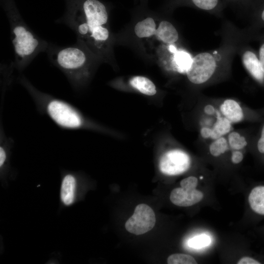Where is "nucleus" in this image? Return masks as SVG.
I'll use <instances>...</instances> for the list:
<instances>
[{
    "label": "nucleus",
    "instance_id": "nucleus-1",
    "mask_svg": "<svg viewBox=\"0 0 264 264\" xmlns=\"http://www.w3.org/2000/svg\"><path fill=\"white\" fill-rule=\"evenodd\" d=\"M18 81L30 95L38 112L48 116L60 128L77 130L88 126L85 116L74 106L39 90L23 75L19 77Z\"/></svg>",
    "mask_w": 264,
    "mask_h": 264
},
{
    "label": "nucleus",
    "instance_id": "nucleus-2",
    "mask_svg": "<svg viewBox=\"0 0 264 264\" xmlns=\"http://www.w3.org/2000/svg\"><path fill=\"white\" fill-rule=\"evenodd\" d=\"M10 2H7L5 10L15 54L13 66L21 72L39 53L46 52L50 44L30 28Z\"/></svg>",
    "mask_w": 264,
    "mask_h": 264
},
{
    "label": "nucleus",
    "instance_id": "nucleus-3",
    "mask_svg": "<svg viewBox=\"0 0 264 264\" xmlns=\"http://www.w3.org/2000/svg\"><path fill=\"white\" fill-rule=\"evenodd\" d=\"M85 49L77 42L65 47L50 44L46 51L51 61L64 73L76 91L84 85L89 74L90 62Z\"/></svg>",
    "mask_w": 264,
    "mask_h": 264
},
{
    "label": "nucleus",
    "instance_id": "nucleus-4",
    "mask_svg": "<svg viewBox=\"0 0 264 264\" xmlns=\"http://www.w3.org/2000/svg\"><path fill=\"white\" fill-rule=\"evenodd\" d=\"M216 66L215 59L211 53H200L192 58L191 66L186 72L187 78L193 84H203L213 76Z\"/></svg>",
    "mask_w": 264,
    "mask_h": 264
},
{
    "label": "nucleus",
    "instance_id": "nucleus-5",
    "mask_svg": "<svg viewBox=\"0 0 264 264\" xmlns=\"http://www.w3.org/2000/svg\"><path fill=\"white\" fill-rule=\"evenodd\" d=\"M198 184V178L190 176L182 179L180 187L174 189L170 194L171 201L175 205L180 207L192 206L203 198V194L196 189Z\"/></svg>",
    "mask_w": 264,
    "mask_h": 264
},
{
    "label": "nucleus",
    "instance_id": "nucleus-6",
    "mask_svg": "<svg viewBox=\"0 0 264 264\" xmlns=\"http://www.w3.org/2000/svg\"><path fill=\"white\" fill-rule=\"evenodd\" d=\"M155 223L154 211L149 206L142 203L136 206L133 215L127 220L125 227L129 232L138 235L151 230Z\"/></svg>",
    "mask_w": 264,
    "mask_h": 264
},
{
    "label": "nucleus",
    "instance_id": "nucleus-7",
    "mask_svg": "<svg viewBox=\"0 0 264 264\" xmlns=\"http://www.w3.org/2000/svg\"><path fill=\"white\" fill-rule=\"evenodd\" d=\"M189 156L179 150H173L165 153L159 161L161 172L167 175L175 176L181 174L190 167Z\"/></svg>",
    "mask_w": 264,
    "mask_h": 264
},
{
    "label": "nucleus",
    "instance_id": "nucleus-8",
    "mask_svg": "<svg viewBox=\"0 0 264 264\" xmlns=\"http://www.w3.org/2000/svg\"><path fill=\"white\" fill-rule=\"evenodd\" d=\"M242 62L251 76L260 83H264V72L262 70L258 55L251 50H246L242 55Z\"/></svg>",
    "mask_w": 264,
    "mask_h": 264
},
{
    "label": "nucleus",
    "instance_id": "nucleus-9",
    "mask_svg": "<svg viewBox=\"0 0 264 264\" xmlns=\"http://www.w3.org/2000/svg\"><path fill=\"white\" fill-rule=\"evenodd\" d=\"M220 111L222 115L231 123L242 121L243 118V112L240 104L233 99H226L220 106Z\"/></svg>",
    "mask_w": 264,
    "mask_h": 264
},
{
    "label": "nucleus",
    "instance_id": "nucleus-10",
    "mask_svg": "<svg viewBox=\"0 0 264 264\" xmlns=\"http://www.w3.org/2000/svg\"><path fill=\"white\" fill-rule=\"evenodd\" d=\"M157 39L168 44H173L178 39V34L174 25L166 21H162L156 29Z\"/></svg>",
    "mask_w": 264,
    "mask_h": 264
},
{
    "label": "nucleus",
    "instance_id": "nucleus-11",
    "mask_svg": "<svg viewBox=\"0 0 264 264\" xmlns=\"http://www.w3.org/2000/svg\"><path fill=\"white\" fill-rule=\"evenodd\" d=\"M76 183V178L71 174L66 175L62 183L61 197L66 205L71 204L74 198V192Z\"/></svg>",
    "mask_w": 264,
    "mask_h": 264
},
{
    "label": "nucleus",
    "instance_id": "nucleus-12",
    "mask_svg": "<svg viewBox=\"0 0 264 264\" xmlns=\"http://www.w3.org/2000/svg\"><path fill=\"white\" fill-rule=\"evenodd\" d=\"M248 201L255 212L264 215V186L254 188L249 195Z\"/></svg>",
    "mask_w": 264,
    "mask_h": 264
},
{
    "label": "nucleus",
    "instance_id": "nucleus-13",
    "mask_svg": "<svg viewBox=\"0 0 264 264\" xmlns=\"http://www.w3.org/2000/svg\"><path fill=\"white\" fill-rule=\"evenodd\" d=\"M130 83L133 88L145 95H154L156 92L154 84L145 77L134 76L130 80Z\"/></svg>",
    "mask_w": 264,
    "mask_h": 264
},
{
    "label": "nucleus",
    "instance_id": "nucleus-14",
    "mask_svg": "<svg viewBox=\"0 0 264 264\" xmlns=\"http://www.w3.org/2000/svg\"><path fill=\"white\" fill-rule=\"evenodd\" d=\"M156 31L155 23L151 17L139 22L134 27L135 33L139 38L150 37L155 34Z\"/></svg>",
    "mask_w": 264,
    "mask_h": 264
},
{
    "label": "nucleus",
    "instance_id": "nucleus-15",
    "mask_svg": "<svg viewBox=\"0 0 264 264\" xmlns=\"http://www.w3.org/2000/svg\"><path fill=\"white\" fill-rule=\"evenodd\" d=\"M217 117L212 130L213 131V139H216L229 132L231 130V123L225 117L221 116L217 112Z\"/></svg>",
    "mask_w": 264,
    "mask_h": 264
},
{
    "label": "nucleus",
    "instance_id": "nucleus-16",
    "mask_svg": "<svg viewBox=\"0 0 264 264\" xmlns=\"http://www.w3.org/2000/svg\"><path fill=\"white\" fill-rule=\"evenodd\" d=\"M174 57L178 71L181 73H186L191 66L193 58L189 53L183 51H176Z\"/></svg>",
    "mask_w": 264,
    "mask_h": 264
},
{
    "label": "nucleus",
    "instance_id": "nucleus-17",
    "mask_svg": "<svg viewBox=\"0 0 264 264\" xmlns=\"http://www.w3.org/2000/svg\"><path fill=\"white\" fill-rule=\"evenodd\" d=\"M228 142L227 140L221 136L213 141L209 146L211 154L217 157L224 154L228 149Z\"/></svg>",
    "mask_w": 264,
    "mask_h": 264
},
{
    "label": "nucleus",
    "instance_id": "nucleus-18",
    "mask_svg": "<svg viewBox=\"0 0 264 264\" xmlns=\"http://www.w3.org/2000/svg\"><path fill=\"white\" fill-rule=\"evenodd\" d=\"M228 144L231 149L234 150H240L247 145V141L245 137L236 132H232L229 134Z\"/></svg>",
    "mask_w": 264,
    "mask_h": 264
},
{
    "label": "nucleus",
    "instance_id": "nucleus-19",
    "mask_svg": "<svg viewBox=\"0 0 264 264\" xmlns=\"http://www.w3.org/2000/svg\"><path fill=\"white\" fill-rule=\"evenodd\" d=\"M189 2L198 9L214 11L220 7V0H189Z\"/></svg>",
    "mask_w": 264,
    "mask_h": 264
},
{
    "label": "nucleus",
    "instance_id": "nucleus-20",
    "mask_svg": "<svg viewBox=\"0 0 264 264\" xmlns=\"http://www.w3.org/2000/svg\"><path fill=\"white\" fill-rule=\"evenodd\" d=\"M168 264H196L197 261L192 256L182 253L173 254L167 259Z\"/></svg>",
    "mask_w": 264,
    "mask_h": 264
},
{
    "label": "nucleus",
    "instance_id": "nucleus-21",
    "mask_svg": "<svg viewBox=\"0 0 264 264\" xmlns=\"http://www.w3.org/2000/svg\"><path fill=\"white\" fill-rule=\"evenodd\" d=\"M210 242V238L205 235L195 237L189 241L188 245L194 248H200L208 245Z\"/></svg>",
    "mask_w": 264,
    "mask_h": 264
},
{
    "label": "nucleus",
    "instance_id": "nucleus-22",
    "mask_svg": "<svg viewBox=\"0 0 264 264\" xmlns=\"http://www.w3.org/2000/svg\"><path fill=\"white\" fill-rule=\"evenodd\" d=\"M257 23L260 26L264 25V4L261 7L257 9L256 12Z\"/></svg>",
    "mask_w": 264,
    "mask_h": 264
},
{
    "label": "nucleus",
    "instance_id": "nucleus-23",
    "mask_svg": "<svg viewBox=\"0 0 264 264\" xmlns=\"http://www.w3.org/2000/svg\"><path fill=\"white\" fill-rule=\"evenodd\" d=\"M243 158L242 153L239 150H235L232 152L231 161L234 164H238L242 162Z\"/></svg>",
    "mask_w": 264,
    "mask_h": 264
},
{
    "label": "nucleus",
    "instance_id": "nucleus-24",
    "mask_svg": "<svg viewBox=\"0 0 264 264\" xmlns=\"http://www.w3.org/2000/svg\"><path fill=\"white\" fill-rule=\"evenodd\" d=\"M258 57L262 70L264 72V39L262 41L259 49Z\"/></svg>",
    "mask_w": 264,
    "mask_h": 264
},
{
    "label": "nucleus",
    "instance_id": "nucleus-25",
    "mask_svg": "<svg viewBox=\"0 0 264 264\" xmlns=\"http://www.w3.org/2000/svg\"><path fill=\"white\" fill-rule=\"evenodd\" d=\"M200 134L201 136L204 138L213 137V131L212 128H209L208 127H203L200 130Z\"/></svg>",
    "mask_w": 264,
    "mask_h": 264
},
{
    "label": "nucleus",
    "instance_id": "nucleus-26",
    "mask_svg": "<svg viewBox=\"0 0 264 264\" xmlns=\"http://www.w3.org/2000/svg\"><path fill=\"white\" fill-rule=\"evenodd\" d=\"M238 264H260L258 261L249 257H243L237 262Z\"/></svg>",
    "mask_w": 264,
    "mask_h": 264
},
{
    "label": "nucleus",
    "instance_id": "nucleus-27",
    "mask_svg": "<svg viewBox=\"0 0 264 264\" xmlns=\"http://www.w3.org/2000/svg\"><path fill=\"white\" fill-rule=\"evenodd\" d=\"M257 147L261 153L264 154V126L262 131L261 137L258 141Z\"/></svg>",
    "mask_w": 264,
    "mask_h": 264
},
{
    "label": "nucleus",
    "instance_id": "nucleus-28",
    "mask_svg": "<svg viewBox=\"0 0 264 264\" xmlns=\"http://www.w3.org/2000/svg\"><path fill=\"white\" fill-rule=\"evenodd\" d=\"M204 111L206 114L211 115L215 113V109L212 105H207L204 108Z\"/></svg>",
    "mask_w": 264,
    "mask_h": 264
},
{
    "label": "nucleus",
    "instance_id": "nucleus-29",
    "mask_svg": "<svg viewBox=\"0 0 264 264\" xmlns=\"http://www.w3.org/2000/svg\"><path fill=\"white\" fill-rule=\"evenodd\" d=\"M169 48L170 51L172 52L175 53L176 51V48L173 45H170L169 46Z\"/></svg>",
    "mask_w": 264,
    "mask_h": 264
},
{
    "label": "nucleus",
    "instance_id": "nucleus-30",
    "mask_svg": "<svg viewBox=\"0 0 264 264\" xmlns=\"http://www.w3.org/2000/svg\"></svg>",
    "mask_w": 264,
    "mask_h": 264
}]
</instances>
